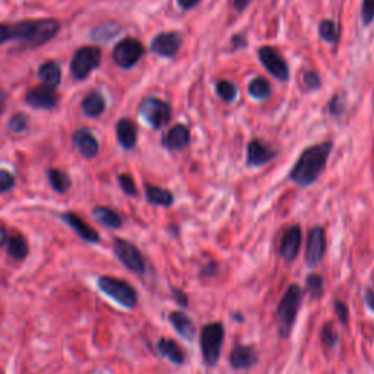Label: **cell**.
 Segmentation results:
<instances>
[{
	"label": "cell",
	"instance_id": "1",
	"mask_svg": "<svg viewBox=\"0 0 374 374\" xmlns=\"http://www.w3.org/2000/svg\"><path fill=\"white\" fill-rule=\"evenodd\" d=\"M332 147V142H321V144L307 148L290 171L291 182L299 187L315 185L326 169Z\"/></svg>",
	"mask_w": 374,
	"mask_h": 374
},
{
	"label": "cell",
	"instance_id": "2",
	"mask_svg": "<svg viewBox=\"0 0 374 374\" xmlns=\"http://www.w3.org/2000/svg\"><path fill=\"white\" fill-rule=\"evenodd\" d=\"M59 30L60 24L56 19L24 21L12 27V40H19L28 47H40L50 41Z\"/></svg>",
	"mask_w": 374,
	"mask_h": 374
},
{
	"label": "cell",
	"instance_id": "3",
	"mask_svg": "<svg viewBox=\"0 0 374 374\" xmlns=\"http://www.w3.org/2000/svg\"><path fill=\"white\" fill-rule=\"evenodd\" d=\"M301 300H303L301 288L297 286V283H291L287 291L283 292L275 313L277 330L281 338L286 339L291 335V330L295 325L297 315H299V308L301 306Z\"/></svg>",
	"mask_w": 374,
	"mask_h": 374
},
{
	"label": "cell",
	"instance_id": "4",
	"mask_svg": "<svg viewBox=\"0 0 374 374\" xmlns=\"http://www.w3.org/2000/svg\"><path fill=\"white\" fill-rule=\"evenodd\" d=\"M225 338L224 325L219 321H212V324L205 325L200 332V351L202 358L206 367H215L221 357L223 344Z\"/></svg>",
	"mask_w": 374,
	"mask_h": 374
},
{
	"label": "cell",
	"instance_id": "5",
	"mask_svg": "<svg viewBox=\"0 0 374 374\" xmlns=\"http://www.w3.org/2000/svg\"><path fill=\"white\" fill-rule=\"evenodd\" d=\"M98 287L102 292H106L114 301H118L126 308H133L138 304L136 290L122 279L113 277H101L98 279Z\"/></svg>",
	"mask_w": 374,
	"mask_h": 374
},
{
	"label": "cell",
	"instance_id": "6",
	"mask_svg": "<svg viewBox=\"0 0 374 374\" xmlns=\"http://www.w3.org/2000/svg\"><path fill=\"white\" fill-rule=\"evenodd\" d=\"M113 247H114L115 256H118V259L129 270H132V272L138 275L145 274V259L133 243L123 240V239H114Z\"/></svg>",
	"mask_w": 374,
	"mask_h": 374
},
{
	"label": "cell",
	"instance_id": "7",
	"mask_svg": "<svg viewBox=\"0 0 374 374\" xmlns=\"http://www.w3.org/2000/svg\"><path fill=\"white\" fill-rule=\"evenodd\" d=\"M139 113L153 129H161L170 122L171 109L158 98H145L139 107Z\"/></svg>",
	"mask_w": 374,
	"mask_h": 374
},
{
	"label": "cell",
	"instance_id": "8",
	"mask_svg": "<svg viewBox=\"0 0 374 374\" xmlns=\"http://www.w3.org/2000/svg\"><path fill=\"white\" fill-rule=\"evenodd\" d=\"M101 62V50L97 47H82L76 51L71 71L76 80H84Z\"/></svg>",
	"mask_w": 374,
	"mask_h": 374
},
{
	"label": "cell",
	"instance_id": "9",
	"mask_svg": "<svg viewBox=\"0 0 374 374\" xmlns=\"http://www.w3.org/2000/svg\"><path fill=\"white\" fill-rule=\"evenodd\" d=\"M326 253V231L324 227L316 225L310 230L307 237L306 247V263L310 268H316L321 263Z\"/></svg>",
	"mask_w": 374,
	"mask_h": 374
},
{
	"label": "cell",
	"instance_id": "10",
	"mask_svg": "<svg viewBox=\"0 0 374 374\" xmlns=\"http://www.w3.org/2000/svg\"><path fill=\"white\" fill-rule=\"evenodd\" d=\"M144 55V46H142L135 38H124L115 46L113 51V59L120 68L129 69L135 66L139 59Z\"/></svg>",
	"mask_w": 374,
	"mask_h": 374
},
{
	"label": "cell",
	"instance_id": "11",
	"mask_svg": "<svg viewBox=\"0 0 374 374\" xmlns=\"http://www.w3.org/2000/svg\"><path fill=\"white\" fill-rule=\"evenodd\" d=\"M259 59L263 66L272 73L277 80L286 82L290 78V72L287 63L283 62L282 56L272 47L265 46L259 48Z\"/></svg>",
	"mask_w": 374,
	"mask_h": 374
},
{
	"label": "cell",
	"instance_id": "12",
	"mask_svg": "<svg viewBox=\"0 0 374 374\" xmlns=\"http://www.w3.org/2000/svg\"><path fill=\"white\" fill-rule=\"evenodd\" d=\"M301 247V228L300 225L290 227L283 233L279 244V254L286 262L291 263L297 259Z\"/></svg>",
	"mask_w": 374,
	"mask_h": 374
},
{
	"label": "cell",
	"instance_id": "13",
	"mask_svg": "<svg viewBox=\"0 0 374 374\" xmlns=\"http://www.w3.org/2000/svg\"><path fill=\"white\" fill-rule=\"evenodd\" d=\"M257 359H259V353L252 345L237 344L230 354V364L236 370L252 368L257 363Z\"/></svg>",
	"mask_w": 374,
	"mask_h": 374
},
{
	"label": "cell",
	"instance_id": "14",
	"mask_svg": "<svg viewBox=\"0 0 374 374\" xmlns=\"http://www.w3.org/2000/svg\"><path fill=\"white\" fill-rule=\"evenodd\" d=\"M180 46H182V37L178 32H162L153 38L151 43L152 51L165 57H173Z\"/></svg>",
	"mask_w": 374,
	"mask_h": 374
},
{
	"label": "cell",
	"instance_id": "15",
	"mask_svg": "<svg viewBox=\"0 0 374 374\" xmlns=\"http://www.w3.org/2000/svg\"><path fill=\"white\" fill-rule=\"evenodd\" d=\"M277 157V152L270 149L266 144L261 142L259 139L250 140L247 147V165L249 167H262L272 161Z\"/></svg>",
	"mask_w": 374,
	"mask_h": 374
},
{
	"label": "cell",
	"instance_id": "16",
	"mask_svg": "<svg viewBox=\"0 0 374 374\" xmlns=\"http://www.w3.org/2000/svg\"><path fill=\"white\" fill-rule=\"evenodd\" d=\"M27 102L35 109H53L57 104V95L55 88L47 85L37 86L27 94Z\"/></svg>",
	"mask_w": 374,
	"mask_h": 374
},
{
	"label": "cell",
	"instance_id": "17",
	"mask_svg": "<svg viewBox=\"0 0 374 374\" xmlns=\"http://www.w3.org/2000/svg\"><path fill=\"white\" fill-rule=\"evenodd\" d=\"M169 320L171 326L174 328V330L182 337L183 339H186L187 342H191L196 337V328L195 324H193V320L182 310H176L171 312L169 315Z\"/></svg>",
	"mask_w": 374,
	"mask_h": 374
},
{
	"label": "cell",
	"instance_id": "18",
	"mask_svg": "<svg viewBox=\"0 0 374 374\" xmlns=\"http://www.w3.org/2000/svg\"><path fill=\"white\" fill-rule=\"evenodd\" d=\"M189 142H190V132H189V129L183 124L173 126L162 138V145L170 151L185 149L189 145Z\"/></svg>",
	"mask_w": 374,
	"mask_h": 374
},
{
	"label": "cell",
	"instance_id": "19",
	"mask_svg": "<svg viewBox=\"0 0 374 374\" xmlns=\"http://www.w3.org/2000/svg\"><path fill=\"white\" fill-rule=\"evenodd\" d=\"M73 144L80 149V152L85 158H94L100 149L98 140L91 132L86 131V129H81V131L75 132Z\"/></svg>",
	"mask_w": 374,
	"mask_h": 374
},
{
	"label": "cell",
	"instance_id": "20",
	"mask_svg": "<svg viewBox=\"0 0 374 374\" xmlns=\"http://www.w3.org/2000/svg\"><path fill=\"white\" fill-rule=\"evenodd\" d=\"M157 350L164 358L171 361L173 364H176V366H183L185 364V361H186L185 353L174 339L161 338L157 342Z\"/></svg>",
	"mask_w": 374,
	"mask_h": 374
},
{
	"label": "cell",
	"instance_id": "21",
	"mask_svg": "<svg viewBox=\"0 0 374 374\" xmlns=\"http://www.w3.org/2000/svg\"><path fill=\"white\" fill-rule=\"evenodd\" d=\"M63 219L64 221H66L76 233H78L84 240L89 241V243H97L100 240V236L97 231L91 227V225H88L82 218H80L76 214L73 212H66V214H63Z\"/></svg>",
	"mask_w": 374,
	"mask_h": 374
},
{
	"label": "cell",
	"instance_id": "22",
	"mask_svg": "<svg viewBox=\"0 0 374 374\" xmlns=\"http://www.w3.org/2000/svg\"><path fill=\"white\" fill-rule=\"evenodd\" d=\"M115 133H118V139L123 148L132 149L136 145L138 131H136V126L132 120L122 119L118 123V126H115Z\"/></svg>",
	"mask_w": 374,
	"mask_h": 374
},
{
	"label": "cell",
	"instance_id": "23",
	"mask_svg": "<svg viewBox=\"0 0 374 374\" xmlns=\"http://www.w3.org/2000/svg\"><path fill=\"white\" fill-rule=\"evenodd\" d=\"M145 193L147 199L152 205L158 206H171L174 202V196L170 190L153 186V185H145Z\"/></svg>",
	"mask_w": 374,
	"mask_h": 374
},
{
	"label": "cell",
	"instance_id": "24",
	"mask_svg": "<svg viewBox=\"0 0 374 374\" xmlns=\"http://www.w3.org/2000/svg\"><path fill=\"white\" fill-rule=\"evenodd\" d=\"M38 76L44 82V85L50 88H56L60 84L62 80V71L56 62H46L41 64L40 71H38Z\"/></svg>",
	"mask_w": 374,
	"mask_h": 374
},
{
	"label": "cell",
	"instance_id": "25",
	"mask_svg": "<svg viewBox=\"0 0 374 374\" xmlns=\"http://www.w3.org/2000/svg\"><path fill=\"white\" fill-rule=\"evenodd\" d=\"M93 215L100 224L106 225L111 230L119 228L122 225L120 215L110 208H106V206H95L93 209Z\"/></svg>",
	"mask_w": 374,
	"mask_h": 374
},
{
	"label": "cell",
	"instance_id": "26",
	"mask_svg": "<svg viewBox=\"0 0 374 374\" xmlns=\"http://www.w3.org/2000/svg\"><path fill=\"white\" fill-rule=\"evenodd\" d=\"M8 252L15 261H24L28 254V243L19 233H14L8 239Z\"/></svg>",
	"mask_w": 374,
	"mask_h": 374
},
{
	"label": "cell",
	"instance_id": "27",
	"mask_svg": "<svg viewBox=\"0 0 374 374\" xmlns=\"http://www.w3.org/2000/svg\"><path fill=\"white\" fill-rule=\"evenodd\" d=\"M106 109V102L104 98H102L98 93H91L89 95L85 97L82 102V110L89 118H98V115L102 114Z\"/></svg>",
	"mask_w": 374,
	"mask_h": 374
},
{
	"label": "cell",
	"instance_id": "28",
	"mask_svg": "<svg viewBox=\"0 0 374 374\" xmlns=\"http://www.w3.org/2000/svg\"><path fill=\"white\" fill-rule=\"evenodd\" d=\"M306 291L312 300L321 299L325 294V278L320 274H310L306 279Z\"/></svg>",
	"mask_w": 374,
	"mask_h": 374
},
{
	"label": "cell",
	"instance_id": "29",
	"mask_svg": "<svg viewBox=\"0 0 374 374\" xmlns=\"http://www.w3.org/2000/svg\"><path fill=\"white\" fill-rule=\"evenodd\" d=\"M47 176H48V180H50V185L51 187H53L56 191L59 193H64L68 191L72 186V182H71V177L62 171V170H57V169H50L47 171Z\"/></svg>",
	"mask_w": 374,
	"mask_h": 374
},
{
	"label": "cell",
	"instance_id": "30",
	"mask_svg": "<svg viewBox=\"0 0 374 374\" xmlns=\"http://www.w3.org/2000/svg\"><path fill=\"white\" fill-rule=\"evenodd\" d=\"M249 93L254 98L263 100L270 95V85L263 78H254L249 85Z\"/></svg>",
	"mask_w": 374,
	"mask_h": 374
},
{
	"label": "cell",
	"instance_id": "31",
	"mask_svg": "<svg viewBox=\"0 0 374 374\" xmlns=\"http://www.w3.org/2000/svg\"><path fill=\"white\" fill-rule=\"evenodd\" d=\"M338 333L337 330H335L333 325L330 324V321H326V324L321 326V330H320V341L321 344H324L326 348H335V345L338 344Z\"/></svg>",
	"mask_w": 374,
	"mask_h": 374
},
{
	"label": "cell",
	"instance_id": "32",
	"mask_svg": "<svg viewBox=\"0 0 374 374\" xmlns=\"http://www.w3.org/2000/svg\"><path fill=\"white\" fill-rule=\"evenodd\" d=\"M319 32H320V37L328 43H337L338 40V27H337V24L332 21L321 22Z\"/></svg>",
	"mask_w": 374,
	"mask_h": 374
},
{
	"label": "cell",
	"instance_id": "33",
	"mask_svg": "<svg viewBox=\"0 0 374 374\" xmlns=\"http://www.w3.org/2000/svg\"><path fill=\"white\" fill-rule=\"evenodd\" d=\"M216 91L223 100L225 101H233L237 95V88L234 84H231L228 81H221L216 85Z\"/></svg>",
	"mask_w": 374,
	"mask_h": 374
},
{
	"label": "cell",
	"instance_id": "34",
	"mask_svg": "<svg viewBox=\"0 0 374 374\" xmlns=\"http://www.w3.org/2000/svg\"><path fill=\"white\" fill-rule=\"evenodd\" d=\"M8 126H9L10 131L15 132V133L25 132L28 127V118L25 114H15L14 118L9 120Z\"/></svg>",
	"mask_w": 374,
	"mask_h": 374
},
{
	"label": "cell",
	"instance_id": "35",
	"mask_svg": "<svg viewBox=\"0 0 374 374\" xmlns=\"http://www.w3.org/2000/svg\"><path fill=\"white\" fill-rule=\"evenodd\" d=\"M119 183L122 190L129 196H138V187L133 182V178L129 174H120L119 176Z\"/></svg>",
	"mask_w": 374,
	"mask_h": 374
},
{
	"label": "cell",
	"instance_id": "36",
	"mask_svg": "<svg viewBox=\"0 0 374 374\" xmlns=\"http://www.w3.org/2000/svg\"><path fill=\"white\" fill-rule=\"evenodd\" d=\"M15 185V177L6 170H0V193L9 191Z\"/></svg>",
	"mask_w": 374,
	"mask_h": 374
},
{
	"label": "cell",
	"instance_id": "37",
	"mask_svg": "<svg viewBox=\"0 0 374 374\" xmlns=\"http://www.w3.org/2000/svg\"><path fill=\"white\" fill-rule=\"evenodd\" d=\"M333 308H335V313H337V316L339 317L341 324L346 325L348 320H350V310H348V306L344 301L337 300L333 303Z\"/></svg>",
	"mask_w": 374,
	"mask_h": 374
},
{
	"label": "cell",
	"instance_id": "38",
	"mask_svg": "<svg viewBox=\"0 0 374 374\" xmlns=\"http://www.w3.org/2000/svg\"><path fill=\"white\" fill-rule=\"evenodd\" d=\"M361 15H363V21L366 25H368L374 19V0H363Z\"/></svg>",
	"mask_w": 374,
	"mask_h": 374
},
{
	"label": "cell",
	"instance_id": "39",
	"mask_svg": "<svg viewBox=\"0 0 374 374\" xmlns=\"http://www.w3.org/2000/svg\"><path fill=\"white\" fill-rule=\"evenodd\" d=\"M171 295H173L174 301H176L180 307L186 308V307L189 306V297H187V294H186L183 290L173 287V288H171Z\"/></svg>",
	"mask_w": 374,
	"mask_h": 374
},
{
	"label": "cell",
	"instance_id": "40",
	"mask_svg": "<svg viewBox=\"0 0 374 374\" xmlns=\"http://www.w3.org/2000/svg\"><path fill=\"white\" fill-rule=\"evenodd\" d=\"M304 84L307 88H310V89H316L320 86V78H319V75L315 73V72H307L304 75Z\"/></svg>",
	"mask_w": 374,
	"mask_h": 374
},
{
	"label": "cell",
	"instance_id": "41",
	"mask_svg": "<svg viewBox=\"0 0 374 374\" xmlns=\"http://www.w3.org/2000/svg\"><path fill=\"white\" fill-rule=\"evenodd\" d=\"M12 40V27L5 24H0V46Z\"/></svg>",
	"mask_w": 374,
	"mask_h": 374
},
{
	"label": "cell",
	"instance_id": "42",
	"mask_svg": "<svg viewBox=\"0 0 374 374\" xmlns=\"http://www.w3.org/2000/svg\"><path fill=\"white\" fill-rule=\"evenodd\" d=\"M216 270H218V265L215 262L206 263L200 270V275L202 277H214V275H216Z\"/></svg>",
	"mask_w": 374,
	"mask_h": 374
},
{
	"label": "cell",
	"instance_id": "43",
	"mask_svg": "<svg viewBox=\"0 0 374 374\" xmlns=\"http://www.w3.org/2000/svg\"><path fill=\"white\" fill-rule=\"evenodd\" d=\"M330 113L335 114V115H338L342 113V107L339 104V100L338 98H333L332 102H330Z\"/></svg>",
	"mask_w": 374,
	"mask_h": 374
},
{
	"label": "cell",
	"instance_id": "44",
	"mask_svg": "<svg viewBox=\"0 0 374 374\" xmlns=\"http://www.w3.org/2000/svg\"><path fill=\"white\" fill-rule=\"evenodd\" d=\"M366 304L368 306V308H371V310L374 312V290L368 288L366 291Z\"/></svg>",
	"mask_w": 374,
	"mask_h": 374
},
{
	"label": "cell",
	"instance_id": "45",
	"mask_svg": "<svg viewBox=\"0 0 374 374\" xmlns=\"http://www.w3.org/2000/svg\"><path fill=\"white\" fill-rule=\"evenodd\" d=\"M250 2H252V0H234V8L239 12H241V10H244L250 5Z\"/></svg>",
	"mask_w": 374,
	"mask_h": 374
},
{
	"label": "cell",
	"instance_id": "46",
	"mask_svg": "<svg viewBox=\"0 0 374 374\" xmlns=\"http://www.w3.org/2000/svg\"><path fill=\"white\" fill-rule=\"evenodd\" d=\"M198 2H199V0H178L180 6H182L183 9H190V8L195 6Z\"/></svg>",
	"mask_w": 374,
	"mask_h": 374
},
{
	"label": "cell",
	"instance_id": "47",
	"mask_svg": "<svg viewBox=\"0 0 374 374\" xmlns=\"http://www.w3.org/2000/svg\"><path fill=\"white\" fill-rule=\"evenodd\" d=\"M8 239H9V236H8L6 228L0 225V246H3V244H6L8 243Z\"/></svg>",
	"mask_w": 374,
	"mask_h": 374
},
{
	"label": "cell",
	"instance_id": "48",
	"mask_svg": "<svg viewBox=\"0 0 374 374\" xmlns=\"http://www.w3.org/2000/svg\"><path fill=\"white\" fill-rule=\"evenodd\" d=\"M5 104H6V94L3 91H0V114L3 113Z\"/></svg>",
	"mask_w": 374,
	"mask_h": 374
}]
</instances>
